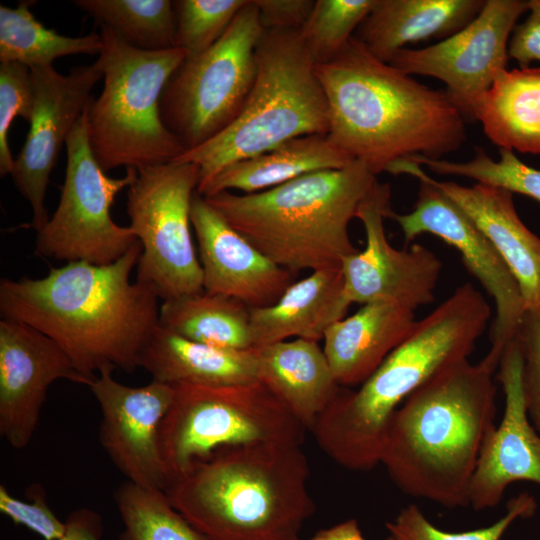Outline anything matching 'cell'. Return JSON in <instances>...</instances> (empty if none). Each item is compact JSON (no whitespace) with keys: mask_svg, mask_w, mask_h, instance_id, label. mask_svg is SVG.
<instances>
[{"mask_svg":"<svg viewBox=\"0 0 540 540\" xmlns=\"http://www.w3.org/2000/svg\"><path fill=\"white\" fill-rule=\"evenodd\" d=\"M103 89L86 107L91 151L104 171L136 170L174 161L185 152L164 125L160 99L164 87L185 60L180 48L146 51L132 47L101 26Z\"/></svg>","mask_w":540,"mask_h":540,"instance_id":"cell-8","label":"cell"},{"mask_svg":"<svg viewBox=\"0 0 540 540\" xmlns=\"http://www.w3.org/2000/svg\"><path fill=\"white\" fill-rule=\"evenodd\" d=\"M514 337L523 358L522 384L527 413L540 433V309L524 311Z\"/></svg>","mask_w":540,"mask_h":540,"instance_id":"cell-39","label":"cell"},{"mask_svg":"<svg viewBox=\"0 0 540 540\" xmlns=\"http://www.w3.org/2000/svg\"><path fill=\"white\" fill-rule=\"evenodd\" d=\"M523 358L513 337L498 365L505 408L482 445L469 487V506L482 511L497 506L507 487L518 481L540 486V433L531 423L522 384Z\"/></svg>","mask_w":540,"mask_h":540,"instance_id":"cell-19","label":"cell"},{"mask_svg":"<svg viewBox=\"0 0 540 540\" xmlns=\"http://www.w3.org/2000/svg\"><path fill=\"white\" fill-rule=\"evenodd\" d=\"M30 68L18 62L0 63V175H10L14 161L8 132L15 117L30 122L34 112Z\"/></svg>","mask_w":540,"mask_h":540,"instance_id":"cell-37","label":"cell"},{"mask_svg":"<svg viewBox=\"0 0 540 540\" xmlns=\"http://www.w3.org/2000/svg\"><path fill=\"white\" fill-rule=\"evenodd\" d=\"M350 305L341 266L312 271L293 282L272 305L250 308L253 346L290 338L323 340L328 328L346 317Z\"/></svg>","mask_w":540,"mask_h":540,"instance_id":"cell-23","label":"cell"},{"mask_svg":"<svg viewBox=\"0 0 540 540\" xmlns=\"http://www.w3.org/2000/svg\"><path fill=\"white\" fill-rule=\"evenodd\" d=\"M199 181L197 164L173 161L137 170L128 187L130 227L142 247L137 280L163 301L203 291L191 235V204Z\"/></svg>","mask_w":540,"mask_h":540,"instance_id":"cell-11","label":"cell"},{"mask_svg":"<svg viewBox=\"0 0 540 540\" xmlns=\"http://www.w3.org/2000/svg\"><path fill=\"white\" fill-rule=\"evenodd\" d=\"M416 323L414 311L376 301L332 324L324 334L323 350L338 384L360 386L409 337Z\"/></svg>","mask_w":540,"mask_h":540,"instance_id":"cell-22","label":"cell"},{"mask_svg":"<svg viewBox=\"0 0 540 540\" xmlns=\"http://www.w3.org/2000/svg\"><path fill=\"white\" fill-rule=\"evenodd\" d=\"M27 498L22 501L10 494L5 485H0V511L15 524L23 525L40 535L43 540H57L65 532L66 525L49 508L44 489L34 484L27 489Z\"/></svg>","mask_w":540,"mask_h":540,"instance_id":"cell-38","label":"cell"},{"mask_svg":"<svg viewBox=\"0 0 540 540\" xmlns=\"http://www.w3.org/2000/svg\"><path fill=\"white\" fill-rule=\"evenodd\" d=\"M88 387L102 414L99 440L113 464L127 481L164 491L168 477L159 430L173 399V385L152 380L130 387L116 381L111 371H104Z\"/></svg>","mask_w":540,"mask_h":540,"instance_id":"cell-17","label":"cell"},{"mask_svg":"<svg viewBox=\"0 0 540 540\" xmlns=\"http://www.w3.org/2000/svg\"><path fill=\"white\" fill-rule=\"evenodd\" d=\"M65 525L63 536L57 540H101L102 519L95 511L87 508L74 510Z\"/></svg>","mask_w":540,"mask_h":540,"instance_id":"cell-42","label":"cell"},{"mask_svg":"<svg viewBox=\"0 0 540 540\" xmlns=\"http://www.w3.org/2000/svg\"><path fill=\"white\" fill-rule=\"evenodd\" d=\"M73 3L134 48L176 47V16L170 0H76Z\"/></svg>","mask_w":540,"mask_h":540,"instance_id":"cell-31","label":"cell"},{"mask_svg":"<svg viewBox=\"0 0 540 540\" xmlns=\"http://www.w3.org/2000/svg\"><path fill=\"white\" fill-rule=\"evenodd\" d=\"M314 66L298 30L264 31L256 48L255 80L237 118L174 160L199 166L197 192L233 163L296 137L328 134V104Z\"/></svg>","mask_w":540,"mask_h":540,"instance_id":"cell-7","label":"cell"},{"mask_svg":"<svg viewBox=\"0 0 540 540\" xmlns=\"http://www.w3.org/2000/svg\"><path fill=\"white\" fill-rule=\"evenodd\" d=\"M113 496L125 527L119 540H207L171 505L163 490L126 481Z\"/></svg>","mask_w":540,"mask_h":540,"instance_id":"cell-32","label":"cell"},{"mask_svg":"<svg viewBox=\"0 0 540 540\" xmlns=\"http://www.w3.org/2000/svg\"><path fill=\"white\" fill-rule=\"evenodd\" d=\"M430 179L495 247L518 283L524 309H540V237L520 219L514 193L489 184L464 186Z\"/></svg>","mask_w":540,"mask_h":540,"instance_id":"cell-21","label":"cell"},{"mask_svg":"<svg viewBox=\"0 0 540 540\" xmlns=\"http://www.w3.org/2000/svg\"><path fill=\"white\" fill-rule=\"evenodd\" d=\"M34 112L25 143L14 161L11 177L29 202L32 226L38 232L48 222L45 204L47 185L58 155L103 78L99 59L91 65L73 67L69 74L53 66L30 68Z\"/></svg>","mask_w":540,"mask_h":540,"instance_id":"cell-16","label":"cell"},{"mask_svg":"<svg viewBox=\"0 0 540 540\" xmlns=\"http://www.w3.org/2000/svg\"><path fill=\"white\" fill-rule=\"evenodd\" d=\"M499 154L500 159L496 161L484 149L475 147L474 157L464 162L430 159L420 155L407 158L436 174L470 178L477 183L498 186L512 193L523 194L540 203V168L524 163L514 151L499 149Z\"/></svg>","mask_w":540,"mask_h":540,"instance_id":"cell-33","label":"cell"},{"mask_svg":"<svg viewBox=\"0 0 540 540\" xmlns=\"http://www.w3.org/2000/svg\"><path fill=\"white\" fill-rule=\"evenodd\" d=\"M375 0H317L299 29L315 65L335 58L370 13Z\"/></svg>","mask_w":540,"mask_h":540,"instance_id":"cell-34","label":"cell"},{"mask_svg":"<svg viewBox=\"0 0 540 540\" xmlns=\"http://www.w3.org/2000/svg\"><path fill=\"white\" fill-rule=\"evenodd\" d=\"M142 247L117 261L51 267L42 278L0 281L1 317L25 323L55 341L89 383L104 371L131 373L159 327L154 289L132 283Z\"/></svg>","mask_w":540,"mask_h":540,"instance_id":"cell-1","label":"cell"},{"mask_svg":"<svg viewBox=\"0 0 540 540\" xmlns=\"http://www.w3.org/2000/svg\"><path fill=\"white\" fill-rule=\"evenodd\" d=\"M529 0H485L463 29L436 44L398 51L390 65L403 73L436 78L466 117L500 73L506 70L508 44Z\"/></svg>","mask_w":540,"mask_h":540,"instance_id":"cell-14","label":"cell"},{"mask_svg":"<svg viewBox=\"0 0 540 540\" xmlns=\"http://www.w3.org/2000/svg\"><path fill=\"white\" fill-rule=\"evenodd\" d=\"M490 317V305L471 283L457 287L357 390L341 387L311 431L320 448L347 469L380 464L395 411L443 366L468 358Z\"/></svg>","mask_w":540,"mask_h":540,"instance_id":"cell-4","label":"cell"},{"mask_svg":"<svg viewBox=\"0 0 540 540\" xmlns=\"http://www.w3.org/2000/svg\"><path fill=\"white\" fill-rule=\"evenodd\" d=\"M484 4L485 0H375L354 37L376 58L390 63L407 44L454 35Z\"/></svg>","mask_w":540,"mask_h":540,"instance_id":"cell-25","label":"cell"},{"mask_svg":"<svg viewBox=\"0 0 540 540\" xmlns=\"http://www.w3.org/2000/svg\"><path fill=\"white\" fill-rule=\"evenodd\" d=\"M300 540V539H299ZM307 540H366L363 537L358 521L348 519L334 526L318 531ZM386 540H396L390 536Z\"/></svg>","mask_w":540,"mask_h":540,"instance_id":"cell-43","label":"cell"},{"mask_svg":"<svg viewBox=\"0 0 540 540\" xmlns=\"http://www.w3.org/2000/svg\"><path fill=\"white\" fill-rule=\"evenodd\" d=\"M386 172L407 174L419 180L414 208L409 213L393 210L387 218L400 226L406 243L430 233L454 247L468 271L480 282L495 303L490 329L491 356L500 359L505 345L515 336L525 311L516 279L495 247L469 216L431 181L418 163L402 158Z\"/></svg>","mask_w":540,"mask_h":540,"instance_id":"cell-13","label":"cell"},{"mask_svg":"<svg viewBox=\"0 0 540 540\" xmlns=\"http://www.w3.org/2000/svg\"><path fill=\"white\" fill-rule=\"evenodd\" d=\"M537 509L535 498L527 492L511 498L506 513L495 523L464 532H448L433 525L414 504L401 509L393 521L386 523L389 535L396 540H500L517 519L532 517Z\"/></svg>","mask_w":540,"mask_h":540,"instance_id":"cell-35","label":"cell"},{"mask_svg":"<svg viewBox=\"0 0 540 540\" xmlns=\"http://www.w3.org/2000/svg\"><path fill=\"white\" fill-rule=\"evenodd\" d=\"M191 223L204 291L236 299L249 308H262L275 303L295 282V273L259 251L197 192L191 204Z\"/></svg>","mask_w":540,"mask_h":540,"instance_id":"cell-20","label":"cell"},{"mask_svg":"<svg viewBox=\"0 0 540 540\" xmlns=\"http://www.w3.org/2000/svg\"><path fill=\"white\" fill-rule=\"evenodd\" d=\"M159 325L194 342L237 350L254 348L250 308L236 299L204 290L164 300Z\"/></svg>","mask_w":540,"mask_h":540,"instance_id":"cell-29","label":"cell"},{"mask_svg":"<svg viewBox=\"0 0 540 540\" xmlns=\"http://www.w3.org/2000/svg\"><path fill=\"white\" fill-rule=\"evenodd\" d=\"M67 163L59 204L37 232L36 254L65 260L110 264L139 242L131 227L116 224L111 206L117 194L129 187L137 170L111 178L95 159L88 141L86 109L66 141Z\"/></svg>","mask_w":540,"mask_h":540,"instance_id":"cell-12","label":"cell"},{"mask_svg":"<svg viewBox=\"0 0 540 540\" xmlns=\"http://www.w3.org/2000/svg\"><path fill=\"white\" fill-rule=\"evenodd\" d=\"M390 199L389 184L377 181L357 210L366 244L341 263L344 292L351 304L384 301L415 311L434 301L442 263L421 244L396 249L389 243L384 219L392 210Z\"/></svg>","mask_w":540,"mask_h":540,"instance_id":"cell-15","label":"cell"},{"mask_svg":"<svg viewBox=\"0 0 540 540\" xmlns=\"http://www.w3.org/2000/svg\"><path fill=\"white\" fill-rule=\"evenodd\" d=\"M354 161L327 135H304L225 167L197 193L204 197L230 189L257 193L312 172L342 169Z\"/></svg>","mask_w":540,"mask_h":540,"instance_id":"cell-27","label":"cell"},{"mask_svg":"<svg viewBox=\"0 0 540 540\" xmlns=\"http://www.w3.org/2000/svg\"><path fill=\"white\" fill-rule=\"evenodd\" d=\"M499 149L540 154V68L504 70L474 108Z\"/></svg>","mask_w":540,"mask_h":540,"instance_id":"cell-28","label":"cell"},{"mask_svg":"<svg viewBox=\"0 0 540 540\" xmlns=\"http://www.w3.org/2000/svg\"><path fill=\"white\" fill-rule=\"evenodd\" d=\"M35 1L0 6V63L18 62L29 68L52 66L62 56L101 54V33L70 37L42 25L32 14Z\"/></svg>","mask_w":540,"mask_h":540,"instance_id":"cell-30","label":"cell"},{"mask_svg":"<svg viewBox=\"0 0 540 540\" xmlns=\"http://www.w3.org/2000/svg\"><path fill=\"white\" fill-rule=\"evenodd\" d=\"M499 362L488 353L475 364L451 362L395 411L380 464L404 493L447 508L469 506L478 457L495 426Z\"/></svg>","mask_w":540,"mask_h":540,"instance_id":"cell-3","label":"cell"},{"mask_svg":"<svg viewBox=\"0 0 540 540\" xmlns=\"http://www.w3.org/2000/svg\"><path fill=\"white\" fill-rule=\"evenodd\" d=\"M139 367L163 383L229 386L257 380L254 349L237 350L194 342L158 327Z\"/></svg>","mask_w":540,"mask_h":540,"instance_id":"cell-26","label":"cell"},{"mask_svg":"<svg viewBox=\"0 0 540 540\" xmlns=\"http://www.w3.org/2000/svg\"><path fill=\"white\" fill-rule=\"evenodd\" d=\"M59 379L87 385L63 349L22 322L0 321V434L15 449L31 441L47 391Z\"/></svg>","mask_w":540,"mask_h":540,"instance_id":"cell-18","label":"cell"},{"mask_svg":"<svg viewBox=\"0 0 540 540\" xmlns=\"http://www.w3.org/2000/svg\"><path fill=\"white\" fill-rule=\"evenodd\" d=\"M253 349L257 380L311 431L341 389L323 348L296 338Z\"/></svg>","mask_w":540,"mask_h":540,"instance_id":"cell-24","label":"cell"},{"mask_svg":"<svg viewBox=\"0 0 540 540\" xmlns=\"http://www.w3.org/2000/svg\"><path fill=\"white\" fill-rule=\"evenodd\" d=\"M528 16L516 24L508 44L509 58L520 67L540 62V0H529Z\"/></svg>","mask_w":540,"mask_h":540,"instance_id":"cell-40","label":"cell"},{"mask_svg":"<svg viewBox=\"0 0 540 540\" xmlns=\"http://www.w3.org/2000/svg\"><path fill=\"white\" fill-rule=\"evenodd\" d=\"M159 430L168 484L194 463L233 447L301 445L307 430L261 382L174 384Z\"/></svg>","mask_w":540,"mask_h":540,"instance_id":"cell-9","label":"cell"},{"mask_svg":"<svg viewBox=\"0 0 540 540\" xmlns=\"http://www.w3.org/2000/svg\"><path fill=\"white\" fill-rule=\"evenodd\" d=\"M254 0L204 52L185 58L160 99L164 125L185 151L209 141L241 112L256 76V48L264 33Z\"/></svg>","mask_w":540,"mask_h":540,"instance_id":"cell-10","label":"cell"},{"mask_svg":"<svg viewBox=\"0 0 540 540\" xmlns=\"http://www.w3.org/2000/svg\"><path fill=\"white\" fill-rule=\"evenodd\" d=\"M314 70L328 104L327 136L376 176L402 158L442 159L467 139V117L446 90L379 60L354 36Z\"/></svg>","mask_w":540,"mask_h":540,"instance_id":"cell-2","label":"cell"},{"mask_svg":"<svg viewBox=\"0 0 540 540\" xmlns=\"http://www.w3.org/2000/svg\"><path fill=\"white\" fill-rule=\"evenodd\" d=\"M249 0H176V47L187 57L210 48Z\"/></svg>","mask_w":540,"mask_h":540,"instance_id":"cell-36","label":"cell"},{"mask_svg":"<svg viewBox=\"0 0 540 540\" xmlns=\"http://www.w3.org/2000/svg\"><path fill=\"white\" fill-rule=\"evenodd\" d=\"M301 445L260 444L217 451L164 490L207 540H299L315 504Z\"/></svg>","mask_w":540,"mask_h":540,"instance_id":"cell-5","label":"cell"},{"mask_svg":"<svg viewBox=\"0 0 540 540\" xmlns=\"http://www.w3.org/2000/svg\"><path fill=\"white\" fill-rule=\"evenodd\" d=\"M313 0H254L265 30H299L314 5Z\"/></svg>","mask_w":540,"mask_h":540,"instance_id":"cell-41","label":"cell"},{"mask_svg":"<svg viewBox=\"0 0 540 540\" xmlns=\"http://www.w3.org/2000/svg\"><path fill=\"white\" fill-rule=\"evenodd\" d=\"M377 181L355 160L257 193L222 191L203 197L259 251L297 274L339 267L358 251L349 223Z\"/></svg>","mask_w":540,"mask_h":540,"instance_id":"cell-6","label":"cell"}]
</instances>
